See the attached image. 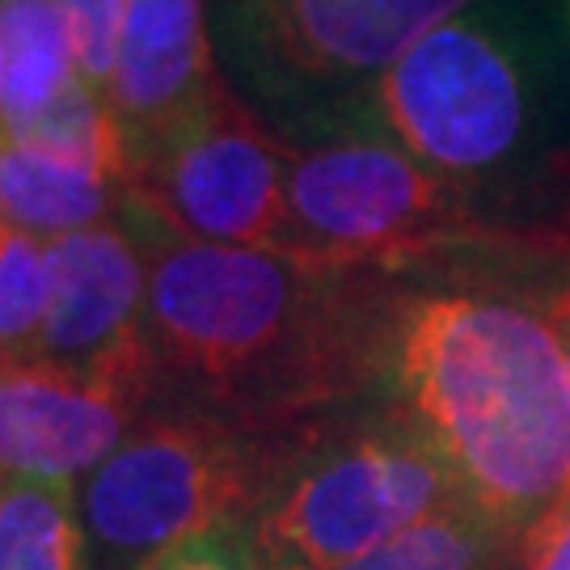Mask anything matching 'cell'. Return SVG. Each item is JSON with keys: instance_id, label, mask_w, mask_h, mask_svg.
I'll list each match as a JSON object with an SVG mask.
<instances>
[{"instance_id": "1", "label": "cell", "mask_w": 570, "mask_h": 570, "mask_svg": "<svg viewBox=\"0 0 570 570\" xmlns=\"http://www.w3.org/2000/svg\"><path fill=\"white\" fill-rule=\"evenodd\" d=\"M127 207L148 245L144 338L157 376L190 402L249 428L301 431L393 364L406 301L372 271L190 242Z\"/></svg>"}, {"instance_id": "2", "label": "cell", "mask_w": 570, "mask_h": 570, "mask_svg": "<svg viewBox=\"0 0 570 570\" xmlns=\"http://www.w3.org/2000/svg\"><path fill=\"white\" fill-rule=\"evenodd\" d=\"M389 372L490 520L524 537L570 494V381L546 301L490 284L410 296Z\"/></svg>"}, {"instance_id": "3", "label": "cell", "mask_w": 570, "mask_h": 570, "mask_svg": "<svg viewBox=\"0 0 570 570\" xmlns=\"http://www.w3.org/2000/svg\"><path fill=\"white\" fill-rule=\"evenodd\" d=\"M308 431L249 428L190 397L148 406L77 490L85 570H148L207 529L254 520Z\"/></svg>"}, {"instance_id": "4", "label": "cell", "mask_w": 570, "mask_h": 570, "mask_svg": "<svg viewBox=\"0 0 570 570\" xmlns=\"http://www.w3.org/2000/svg\"><path fill=\"white\" fill-rule=\"evenodd\" d=\"M465 499L449 461L402 410L313 428L249 529L263 570H338Z\"/></svg>"}, {"instance_id": "5", "label": "cell", "mask_w": 570, "mask_h": 570, "mask_svg": "<svg viewBox=\"0 0 570 570\" xmlns=\"http://www.w3.org/2000/svg\"><path fill=\"white\" fill-rule=\"evenodd\" d=\"M482 242L503 237L402 144L343 136L287 157V258L389 271Z\"/></svg>"}, {"instance_id": "6", "label": "cell", "mask_w": 570, "mask_h": 570, "mask_svg": "<svg viewBox=\"0 0 570 570\" xmlns=\"http://www.w3.org/2000/svg\"><path fill=\"white\" fill-rule=\"evenodd\" d=\"M389 136L461 195L494 190L532 136V68L511 35L452 18L376 85Z\"/></svg>"}, {"instance_id": "7", "label": "cell", "mask_w": 570, "mask_h": 570, "mask_svg": "<svg viewBox=\"0 0 570 570\" xmlns=\"http://www.w3.org/2000/svg\"><path fill=\"white\" fill-rule=\"evenodd\" d=\"M127 157V199L169 233L284 254L292 148L271 140L225 85Z\"/></svg>"}, {"instance_id": "8", "label": "cell", "mask_w": 570, "mask_h": 570, "mask_svg": "<svg viewBox=\"0 0 570 570\" xmlns=\"http://www.w3.org/2000/svg\"><path fill=\"white\" fill-rule=\"evenodd\" d=\"M157 381L153 360L106 372L0 367V478L72 482L94 473L153 406Z\"/></svg>"}, {"instance_id": "9", "label": "cell", "mask_w": 570, "mask_h": 570, "mask_svg": "<svg viewBox=\"0 0 570 570\" xmlns=\"http://www.w3.org/2000/svg\"><path fill=\"white\" fill-rule=\"evenodd\" d=\"M469 0H242L237 30L271 81L338 89L385 77Z\"/></svg>"}, {"instance_id": "10", "label": "cell", "mask_w": 570, "mask_h": 570, "mask_svg": "<svg viewBox=\"0 0 570 570\" xmlns=\"http://www.w3.org/2000/svg\"><path fill=\"white\" fill-rule=\"evenodd\" d=\"M51 305L42 326L39 364L68 372L153 360L144 338L148 305V245L122 204V220L47 242Z\"/></svg>"}, {"instance_id": "11", "label": "cell", "mask_w": 570, "mask_h": 570, "mask_svg": "<svg viewBox=\"0 0 570 570\" xmlns=\"http://www.w3.org/2000/svg\"><path fill=\"white\" fill-rule=\"evenodd\" d=\"M220 85L204 30V0H131L106 106L127 148L161 136Z\"/></svg>"}, {"instance_id": "12", "label": "cell", "mask_w": 570, "mask_h": 570, "mask_svg": "<svg viewBox=\"0 0 570 570\" xmlns=\"http://www.w3.org/2000/svg\"><path fill=\"white\" fill-rule=\"evenodd\" d=\"M127 190L77 161L0 136V225L39 242L110 225Z\"/></svg>"}, {"instance_id": "13", "label": "cell", "mask_w": 570, "mask_h": 570, "mask_svg": "<svg viewBox=\"0 0 570 570\" xmlns=\"http://www.w3.org/2000/svg\"><path fill=\"white\" fill-rule=\"evenodd\" d=\"M0 42L9 56L4 127L35 119L81 77L60 0H0Z\"/></svg>"}, {"instance_id": "14", "label": "cell", "mask_w": 570, "mask_h": 570, "mask_svg": "<svg viewBox=\"0 0 570 570\" xmlns=\"http://www.w3.org/2000/svg\"><path fill=\"white\" fill-rule=\"evenodd\" d=\"M520 567V532L503 529L482 508L461 499L372 553L338 570H511Z\"/></svg>"}, {"instance_id": "15", "label": "cell", "mask_w": 570, "mask_h": 570, "mask_svg": "<svg viewBox=\"0 0 570 570\" xmlns=\"http://www.w3.org/2000/svg\"><path fill=\"white\" fill-rule=\"evenodd\" d=\"M0 570H85L72 482L0 478Z\"/></svg>"}, {"instance_id": "16", "label": "cell", "mask_w": 570, "mask_h": 570, "mask_svg": "<svg viewBox=\"0 0 570 570\" xmlns=\"http://www.w3.org/2000/svg\"><path fill=\"white\" fill-rule=\"evenodd\" d=\"M47 305V242L0 225V367L39 364Z\"/></svg>"}, {"instance_id": "17", "label": "cell", "mask_w": 570, "mask_h": 570, "mask_svg": "<svg viewBox=\"0 0 570 570\" xmlns=\"http://www.w3.org/2000/svg\"><path fill=\"white\" fill-rule=\"evenodd\" d=\"M68 30H72V51L81 77L106 98V85L115 77V63L122 51V30H127V4L131 0H60Z\"/></svg>"}, {"instance_id": "18", "label": "cell", "mask_w": 570, "mask_h": 570, "mask_svg": "<svg viewBox=\"0 0 570 570\" xmlns=\"http://www.w3.org/2000/svg\"><path fill=\"white\" fill-rule=\"evenodd\" d=\"M148 570H263V558L254 546L249 520H233V524L207 529L204 537L165 553L161 562Z\"/></svg>"}, {"instance_id": "19", "label": "cell", "mask_w": 570, "mask_h": 570, "mask_svg": "<svg viewBox=\"0 0 570 570\" xmlns=\"http://www.w3.org/2000/svg\"><path fill=\"white\" fill-rule=\"evenodd\" d=\"M520 570H570V494L520 537Z\"/></svg>"}, {"instance_id": "20", "label": "cell", "mask_w": 570, "mask_h": 570, "mask_svg": "<svg viewBox=\"0 0 570 570\" xmlns=\"http://www.w3.org/2000/svg\"><path fill=\"white\" fill-rule=\"evenodd\" d=\"M546 313H550V330L558 338V351H562V364H567V381H570V284H562L558 292L546 296Z\"/></svg>"}, {"instance_id": "21", "label": "cell", "mask_w": 570, "mask_h": 570, "mask_svg": "<svg viewBox=\"0 0 570 570\" xmlns=\"http://www.w3.org/2000/svg\"><path fill=\"white\" fill-rule=\"evenodd\" d=\"M4 85H9V56H4V42H0V131H4Z\"/></svg>"}]
</instances>
